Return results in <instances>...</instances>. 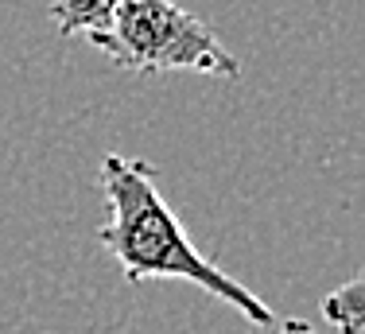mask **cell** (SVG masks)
Wrapping results in <instances>:
<instances>
[{
	"instance_id": "cell-4",
	"label": "cell",
	"mask_w": 365,
	"mask_h": 334,
	"mask_svg": "<svg viewBox=\"0 0 365 334\" xmlns=\"http://www.w3.org/2000/svg\"><path fill=\"white\" fill-rule=\"evenodd\" d=\"M361 292H365V280L350 276L342 288H334L330 295H323V315L338 334H361V327H365Z\"/></svg>"
},
{
	"instance_id": "cell-3",
	"label": "cell",
	"mask_w": 365,
	"mask_h": 334,
	"mask_svg": "<svg viewBox=\"0 0 365 334\" xmlns=\"http://www.w3.org/2000/svg\"><path fill=\"white\" fill-rule=\"evenodd\" d=\"M120 0H51V24L58 28V35H86L98 39L113 28Z\"/></svg>"
},
{
	"instance_id": "cell-5",
	"label": "cell",
	"mask_w": 365,
	"mask_h": 334,
	"mask_svg": "<svg viewBox=\"0 0 365 334\" xmlns=\"http://www.w3.org/2000/svg\"><path fill=\"white\" fill-rule=\"evenodd\" d=\"M272 330H276V334H319L311 323H303V319H280Z\"/></svg>"
},
{
	"instance_id": "cell-2",
	"label": "cell",
	"mask_w": 365,
	"mask_h": 334,
	"mask_svg": "<svg viewBox=\"0 0 365 334\" xmlns=\"http://www.w3.org/2000/svg\"><path fill=\"white\" fill-rule=\"evenodd\" d=\"M90 43L136 74L241 78V63L225 43L175 0H120L113 28Z\"/></svg>"
},
{
	"instance_id": "cell-1",
	"label": "cell",
	"mask_w": 365,
	"mask_h": 334,
	"mask_svg": "<svg viewBox=\"0 0 365 334\" xmlns=\"http://www.w3.org/2000/svg\"><path fill=\"white\" fill-rule=\"evenodd\" d=\"M101 195H106L109 218L98 230V241L113 253L128 284H144V280H179V284H195L214 300H225L237 307L249 323L272 330L280 315L272 311L260 295H253L241 280L222 272L198 245L187 237L175 210L163 202L155 187V167L148 160L133 156H106L101 160Z\"/></svg>"
}]
</instances>
